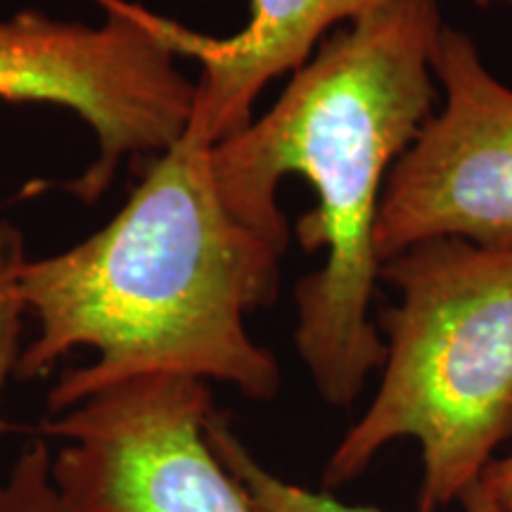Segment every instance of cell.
<instances>
[{
	"label": "cell",
	"mask_w": 512,
	"mask_h": 512,
	"mask_svg": "<svg viewBox=\"0 0 512 512\" xmlns=\"http://www.w3.org/2000/svg\"><path fill=\"white\" fill-rule=\"evenodd\" d=\"M441 27L437 0L375 5L320 41L264 117L211 147L226 209L278 254L287 247L280 181L297 174L316 190L297 238L325 261L294 287V347L330 406H351L387 354L370 320L375 223L389 171L432 117Z\"/></svg>",
	"instance_id": "1"
},
{
	"label": "cell",
	"mask_w": 512,
	"mask_h": 512,
	"mask_svg": "<svg viewBox=\"0 0 512 512\" xmlns=\"http://www.w3.org/2000/svg\"><path fill=\"white\" fill-rule=\"evenodd\" d=\"M280 256L223 204L211 147L181 138L162 152L124 209L67 252L15 268V294L36 335L19 349V380L72 368L48 392V415L131 377L188 375L233 384L249 399L280 389V368L245 316L278 292Z\"/></svg>",
	"instance_id": "2"
},
{
	"label": "cell",
	"mask_w": 512,
	"mask_h": 512,
	"mask_svg": "<svg viewBox=\"0 0 512 512\" xmlns=\"http://www.w3.org/2000/svg\"><path fill=\"white\" fill-rule=\"evenodd\" d=\"M399 290L382 311V382L323 470L354 482L392 441L420 446L418 510L439 512L477 482L512 437V249L434 238L382 261Z\"/></svg>",
	"instance_id": "3"
},
{
	"label": "cell",
	"mask_w": 512,
	"mask_h": 512,
	"mask_svg": "<svg viewBox=\"0 0 512 512\" xmlns=\"http://www.w3.org/2000/svg\"><path fill=\"white\" fill-rule=\"evenodd\" d=\"M91 3L105 12L100 27L41 10L0 19V98L67 107L98 138V157L72 185L83 202L110 188L126 157L176 145L195 105V83L178 69V55L126 0Z\"/></svg>",
	"instance_id": "4"
},
{
	"label": "cell",
	"mask_w": 512,
	"mask_h": 512,
	"mask_svg": "<svg viewBox=\"0 0 512 512\" xmlns=\"http://www.w3.org/2000/svg\"><path fill=\"white\" fill-rule=\"evenodd\" d=\"M209 384L131 377L46 415L53 477L74 512H256L207 439Z\"/></svg>",
	"instance_id": "5"
},
{
	"label": "cell",
	"mask_w": 512,
	"mask_h": 512,
	"mask_svg": "<svg viewBox=\"0 0 512 512\" xmlns=\"http://www.w3.org/2000/svg\"><path fill=\"white\" fill-rule=\"evenodd\" d=\"M432 76L444 107L396 159L375 223L382 261L434 238L512 249V91L463 31L441 27Z\"/></svg>",
	"instance_id": "6"
},
{
	"label": "cell",
	"mask_w": 512,
	"mask_h": 512,
	"mask_svg": "<svg viewBox=\"0 0 512 512\" xmlns=\"http://www.w3.org/2000/svg\"><path fill=\"white\" fill-rule=\"evenodd\" d=\"M387 0H249V19L233 36H204L174 19L126 0L178 57L200 62L195 105L183 138L214 147L252 121L261 88L309 60L330 31Z\"/></svg>",
	"instance_id": "7"
},
{
	"label": "cell",
	"mask_w": 512,
	"mask_h": 512,
	"mask_svg": "<svg viewBox=\"0 0 512 512\" xmlns=\"http://www.w3.org/2000/svg\"><path fill=\"white\" fill-rule=\"evenodd\" d=\"M207 439L223 467L238 479L256 512H382L366 505H349L325 489L313 491L278 477L249 451V446L230 425L228 415L216 408L207 420ZM463 510L479 512L475 508Z\"/></svg>",
	"instance_id": "8"
},
{
	"label": "cell",
	"mask_w": 512,
	"mask_h": 512,
	"mask_svg": "<svg viewBox=\"0 0 512 512\" xmlns=\"http://www.w3.org/2000/svg\"><path fill=\"white\" fill-rule=\"evenodd\" d=\"M0 512H74L53 477V448L43 434L0 477Z\"/></svg>",
	"instance_id": "9"
},
{
	"label": "cell",
	"mask_w": 512,
	"mask_h": 512,
	"mask_svg": "<svg viewBox=\"0 0 512 512\" xmlns=\"http://www.w3.org/2000/svg\"><path fill=\"white\" fill-rule=\"evenodd\" d=\"M22 318L24 311L17 302L12 278L5 271H0V437L15 430V425L3 413V394L5 384H8L12 370H15L19 349H22V342H19Z\"/></svg>",
	"instance_id": "10"
},
{
	"label": "cell",
	"mask_w": 512,
	"mask_h": 512,
	"mask_svg": "<svg viewBox=\"0 0 512 512\" xmlns=\"http://www.w3.org/2000/svg\"><path fill=\"white\" fill-rule=\"evenodd\" d=\"M458 503L479 512H512V453L491 460Z\"/></svg>",
	"instance_id": "11"
},
{
	"label": "cell",
	"mask_w": 512,
	"mask_h": 512,
	"mask_svg": "<svg viewBox=\"0 0 512 512\" xmlns=\"http://www.w3.org/2000/svg\"><path fill=\"white\" fill-rule=\"evenodd\" d=\"M477 5H482V8H491V5H508L512 8V0H475Z\"/></svg>",
	"instance_id": "12"
}]
</instances>
